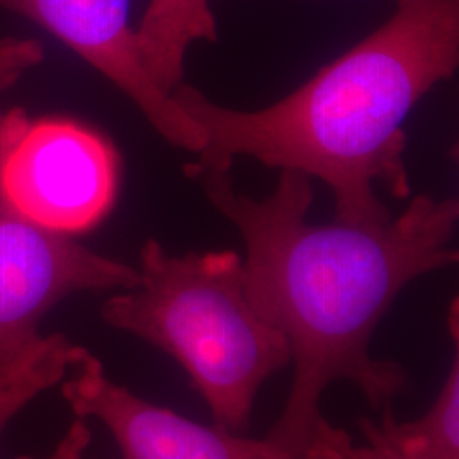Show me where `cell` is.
I'll return each mask as SVG.
<instances>
[{"label": "cell", "instance_id": "cell-9", "mask_svg": "<svg viewBox=\"0 0 459 459\" xmlns=\"http://www.w3.org/2000/svg\"><path fill=\"white\" fill-rule=\"evenodd\" d=\"M379 424L359 419L361 432L373 434L405 459H459V356L430 409L417 420L398 422L392 407L385 409Z\"/></svg>", "mask_w": 459, "mask_h": 459}, {"label": "cell", "instance_id": "cell-6", "mask_svg": "<svg viewBox=\"0 0 459 459\" xmlns=\"http://www.w3.org/2000/svg\"><path fill=\"white\" fill-rule=\"evenodd\" d=\"M62 394L77 419H96L109 430L123 459H293L265 437L201 426L136 396L81 345L74 347Z\"/></svg>", "mask_w": 459, "mask_h": 459}, {"label": "cell", "instance_id": "cell-8", "mask_svg": "<svg viewBox=\"0 0 459 459\" xmlns=\"http://www.w3.org/2000/svg\"><path fill=\"white\" fill-rule=\"evenodd\" d=\"M134 33L150 77L172 94L181 85L187 48L218 41L212 0H150Z\"/></svg>", "mask_w": 459, "mask_h": 459}, {"label": "cell", "instance_id": "cell-11", "mask_svg": "<svg viewBox=\"0 0 459 459\" xmlns=\"http://www.w3.org/2000/svg\"><path fill=\"white\" fill-rule=\"evenodd\" d=\"M362 436L368 444L356 446L344 429L332 426L324 417L298 459H405L373 434L362 432Z\"/></svg>", "mask_w": 459, "mask_h": 459}, {"label": "cell", "instance_id": "cell-1", "mask_svg": "<svg viewBox=\"0 0 459 459\" xmlns=\"http://www.w3.org/2000/svg\"><path fill=\"white\" fill-rule=\"evenodd\" d=\"M230 169L186 167L240 231L247 296L290 345L291 392L265 439L298 459L324 419L320 402L335 381L352 383L375 411L392 407L407 388L402 364L373 358L369 345L407 284L458 263L459 201L420 195L383 225H313L307 174L281 170L274 193L255 199L235 189Z\"/></svg>", "mask_w": 459, "mask_h": 459}, {"label": "cell", "instance_id": "cell-10", "mask_svg": "<svg viewBox=\"0 0 459 459\" xmlns=\"http://www.w3.org/2000/svg\"><path fill=\"white\" fill-rule=\"evenodd\" d=\"M74 347L62 333L39 335L14 358L0 364V437L36 396L62 383Z\"/></svg>", "mask_w": 459, "mask_h": 459}, {"label": "cell", "instance_id": "cell-7", "mask_svg": "<svg viewBox=\"0 0 459 459\" xmlns=\"http://www.w3.org/2000/svg\"><path fill=\"white\" fill-rule=\"evenodd\" d=\"M0 7L33 21L74 49L132 99L170 145L203 150V133L142 62L130 26V0H0Z\"/></svg>", "mask_w": 459, "mask_h": 459}, {"label": "cell", "instance_id": "cell-3", "mask_svg": "<svg viewBox=\"0 0 459 459\" xmlns=\"http://www.w3.org/2000/svg\"><path fill=\"white\" fill-rule=\"evenodd\" d=\"M136 271V286L111 296L102 320L169 354L214 426L242 434L261 386L291 364L288 341L247 296L242 257L233 250L172 255L148 240Z\"/></svg>", "mask_w": 459, "mask_h": 459}, {"label": "cell", "instance_id": "cell-5", "mask_svg": "<svg viewBox=\"0 0 459 459\" xmlns=\"http://www.w3.org/2000/svg\"><path fill=\"white\" fill-rule=\"evenodd\" d=\"M136 282L132 265L36 225L0 197V364L39 337L41 320L66 296Z\"/></svg>", "mask_w": 459, "mask_h": 459}, {"label": "cell", "instance_id": "cell-12", "mask_svg": "<svg viewBox=\"0 0 459 459\" xmlns=\"http://www.w3.org/2000/svg\"><path fill=\"white\" fill-rule=\"evenodd\" d=\"M45 51L38 39L31 38H0V92H5L19 79L43 62Z\"/></svg>", "mask_w": 459, "mask_h": 459}, {"label": "cell", "instance_id": "cell-2", "mask_svg": "<svg viewBox=\"0 0 459 459\" xmlns=\"http://www.w3.org/2000/svg\"><path fill=\"white\" fill-rule=\"evenodd\" d=\"M459 65V0H396L377 31L318 70L288 98L259 111L231 109L179 85L172 96L203 133L197 169L250 157L325 182L337 220H392L375 186L411 196L403 123Z\"/></svg>", "mask_w": 459, "mask_h": 459}, {"label": "cell", "instance_id": "cell-13", "mask_svg": "<svg viewBox=\"0 0 459 459\" xmlns=\"http://www.w3.org/2000/svg\"><path fill=\"white\" fill-rule=\"evenodd\" d=\"M92 441L91 427L83 419L74 420L66 429L64 437L55 446V449L45 459H82L87 447ZM33 459V458H19Z\"/></svg>", "mask_w": 459, "mask_h": 459}, {"label": "cell", "instance_id": "cell-4", "mask_svg": "<svg viewBox=\"0 0 459 459\" xmlns=\"http://www.w3.org/2000/svg\"><path fill=\"white\" fill-rule=\"evenodd\" d=\"M119 164L98 132L66 117L0 111V197L43 229L77 235L113 208Z\"/></svg>", "mask_w": 459, "mask_h": 459}]
</instances>
